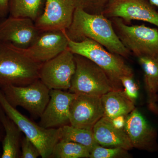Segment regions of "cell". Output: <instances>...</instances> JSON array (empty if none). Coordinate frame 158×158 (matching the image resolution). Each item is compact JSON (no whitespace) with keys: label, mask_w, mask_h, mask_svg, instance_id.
Returning <instances> with one entry per match:
<instances>
[{"label":"cell","mask_w":158,"mask_h":158,"mask_svg":"<svg viewBox=\"0 0 158 158\" xmlns=\"http://www.w3.org/2000/svg\"><path fill=\"white\" fill-rule=\"evenodd\" d=\"M94 137L97 144L105 147H120L130 150L132 145L124 130L116 128L110 118L103 116L93 128Z\"/></svg>","instance_id":"16"},{"label":"cell","mask_w":158,"mask_h":158,"mask_svg":"<svg viewBox=\"0 0 158 158\" xmlns=\"http://www.w3.org/2000/svg\"><path fill=\"white\" fill-rule=\"evenodd\" d=\"M101 97L77 94L69 110V124L74 127L93 129L104 116Z\"/></svg>","instance_id":"12"},{"label":"cell","mask_w":158,"mask_h":158,"mask_svg":"<svg viewBox=\"0 0 158 158\" xmlns=\"http://www.w3.org/2000/svg\"><path fill=\"white\" fill-rule=\"evenodd\" d=\"M10 0H0V19L7 17L9 13Z\"/></svg>","instance_id":"28"},{"label":"cell","mask_w":158,"mask_h":158,"mask_svg":"<svg viewBox=\"0 0 158 158\" xmlns=\"http://www.w3.org/2000/svg\"><path fill=\"white\" fill-rule=\"evenodd\" d=\"M104 116L112 119L120 115L127 116L135 107L123 90H113L101 97Z\"/></svg>","instance_id":"19"},{"label":"cell","mask_w":158,"mask_h":158,"mask_svg":"<svg viewBox=\"0 0 158 158\" xmlns=\"http://www.w3.org/2000/svg\"><path fill=\"white\" fill-rule=\"evenodd\" d=\"M4 135H5V131H4V127L0 121V143H2L3 138H4Z\"/></svg>","instance_id":"29"},{"label":"cell","mask_w":158,"mask_h":158,"mask_svg":"<svg viewBox=\"0 0 158 158\" xmlns=\"http://www.w3.org/2000/svg\"><path fill=\"white\" fill-rule=\"evenodd\" d=\"M110 0H77V6L93 14H102Z\"/></svg>","instance_id":"24"},{"label":"cell","mask_w":158,"mask_h":158,"mask_svg":"<svg viewBox=\"0 0 158 158\" xmlns=\"http://www.w3.org/2000/svg\"><path fill=\"white\" fill-rule=\"evenodd\" d=\"M1 89L12 106L21 107L36 118L41 116L50 98V90L39 79L26 86L9 85Z\"/></svg>","instance_id":"7"},{"label":"cell","mask_w":158,"mask_h":158,"mask_svg":"<svg viewBox=\"0 0 158 158\" xmlns=\"http://www.w3.org/2000/svg\"><path fill=\"white\" fill-rule=\"evenodd\" d=\"M127 116L124 115H120L112 119H110V120L112 124L116 128L124 130Z\"/></svg>","instance_id":"27"},{"label":"cell","mask_w":158,"mask_h":158,"mask_svg":"<svg viewBox=\"0 0 158 158\" xmlns=\"http://www.w3.org/2000/svg\"><path fill=\"white\" fill-rule=\"evenodd\" d=\"M69 40L65 31H44L30 47L22 50L31 59L42 63L56 56L68 48Z\"/></svg>","instance_id":"13"},{"label":"cell","mask_w":158,"mask_h":158,"mask_svg":"<svg viewBox=\"0 0 158 158\" xmlns=\"http://www.w3.org/2000/svg\"><path fill=\"white\" fill-rule=\"evenodd\" d=\"M77 6V0H45L44 10L35 21V25L41 32L66 31Z\"/></svg>","instance_id":"11"},{"label":"cell","mask_w":158,"mask_h":158,"mask_svg":"<svg viewBox=\"0 0 158 158\" xmlns=\"http://www.w3.org/2000/svg\"><path fill=\"white\" fill-rule=\"evenodd\" d=\"M102 14L109 19L119 18L126 24L142 21L158 27V11L147 0H110Z\"/></svg>","instance_id":"9"},{"label":"cell","mask_w":158,"mask_h":158,"mask_svg":"<svg viewBox=\"0 0 158 158\" xmlns=\"http://www.w3.org/2000/svg\"><path fill=\"white\" fill-rule=\"evenodd\" d=\"M60 140L71 141L82 144L90 150L97 144L94 137L93 129L74 127L70 124L61 127V135Z\"/></svg>","instance_id":"21"},{"label":"cell","mask_w":158,"mask_h":158,"mask_svg":"<svg viewBox=\"0 0 158 158\" xmlns=\"http://www.w3.org/2000/svg\"><path fill=\"white\" fill-rule=\"evenodd\" d=\"M0 106L39 150L43 158H51L55 145L61 138V127L45 128L24 116L7 101L0 88Z\"/></svg>","instance_id":"4"},{"label":"cell","mask_w":158,"mask_h":158,"mask_svg":"<svg viewBox=\"0 0 158 158\" xmlns=\"http://www.w3.org/2000/svg\"><path fill=\"white\" fill-rule=\"evenodd\" d=\"M76 69L69 92L76 94L101 97L115 90L107 75L90 59L74 54Z\"/></svg>","instance_id":"6"},{"label":"cell","mask_w":158,"mask_h":158,"mask_svg":"<svg viewBox=\"0 0 158 158\" xmlns=\"http://www.w3.org/2000/svg\"><path fill=\"white\" fill-rule=\"evenodd\" d=\"M45 0H10L9 14L15 17L28 18L35 22L42 14Z\"/></svg>","instance_id":"20"},{"label":"cell","mask_w":158,"mask_h":158,"mask_svg":"<svg viewBox=\"0 0 158 158\" xmlns=\"http://www.w3.org/2000/svg\"><path fill=\"white\" fill-rule=\"evenodd\" d=\"M76 94L65 90H50V98L40 117V125L54 128L69 124L70 106Z\"/></svg>","instance_id":"14"},{"label":"cell","mask_w":158,"mask_h":158,"mask_svg":"<svg viewBox=\"0 0 158 158\" xmlns=\"http://www.w3.org/2000/svg\"><path fill=\"white\" fill-rule=\"evenodd\" d=\"M148 1L152 5L156 6L158 8V0H148Z\"/></svg>","instance_id":"30"},{"label":"cell","mask_w":158,"mask_h":158,"mask_svg":"<svg viewBox=\"0 0 158 158\" xmlns=\"http://www.w3.org/2000/svg\"><path fill=\"white\" fill-rule=\"evenodd\" d=\"M35 22L28 18L10 16L0 19V42L21 49L28 48L41 33Z\"/></svg>","instance_id":"10"},{"label":"cell","mask_w":158,"mask_h":158,"mask_svg":"<svg viewBox=\"0 0 158 158\" xmlns=\"http://www.w3.org/2000/svg\"><path fill=\"white\" fill-rule=\"evenodd\" d=\"M131 157L128 150L120 147H105L97 144L90 152V158H127Z\"/></svg>","instance_id":"23"},{"label":"cell","mask_w":158,"mask_h":158,"mask_svg":"<svg viewBox=\"0 0 158 158\" xmlns=\"http://www.w3.org/2000/svg\"><path fill=\"white\" fill-rule=\"evenodd\" d=\"M41 64L22 49L0 42V88L9 85L26 86L35 81L39 79Z\"/></svg>","instance_id":"2"},{"label":"cell","mask_w":158,"mask_h":158,"mask_svg":"<svg viewBox=\"0 0 158 158\" xmlns=\"http://www.w3.org/2000/svg\"><path fill=\"white\" fill-rule=\"evenodd\" d=\"M134 76H124L120 77V82L123 91L130 99L135 103L138 98L139 88L134 79Z\"/></svg>","instance_id":"25"},{"label":"cell","mask_w":158,"mask_h":158,"mask_svg":"<svg viewBox=\"0 0 158 158\" xmlns=\"http://www.w3.org/2000/svg\"><path fill=\"white\" fill-rule=\"evenodd\" d=\"M20 157L21 158H37L40 156L39 150L37 146L26 137L22 136L21 141Z\"/></svg>","instance_id":"26"},{"label":"cell","mask_w":158,"mask_h":158,"mask_svg":"<svg viewBox=\"0 0 158 158\" xmlns=\"http://www.w3.org/2000/svg\"><path fill=\"white\" fill-rule=\"evenodd\" d=\"M0 121L5 131L2 141V158L20 157L21 141L22 132L11 118L6 115L0 106Z\"/></svg>","instance_id":"18"},{"label":"cell","mask_w":158,"mask_h":158,"mask_svg":"<svg viewBox=\"0 0 158 158\" xmlns=\"http://www.w3.org/2000/svg\"><path fill=\"white\" fill-rule=\"evenodd\" d=\"M68 48L74 54L90 59L104 71L114 89L122 90L120 77L134 75V71L126 63L123 58L107 50L98 43L89 39L81 41L69 40Z\"/></svg>","instance_id":"3"},{"label":"cell","mask_w":158,"mask_h":158,"mask_svg":"<svg viewBox=\"0 0 158 158\" xmlns=\"http://www.w3.org/2000/svg\"><path fill=\"white\" fill-rule=\"evenodd\" d=\"M76 69L74 54L68 48L56 56L42 63L39 79L50 90H69Z\"/></svg>","instance_id":"8"},{"label":"cell","mask_w":158,"mask_h":158,"mask_svg":"<svg viewBox=\"0 0 158 158\" xmlns=\"http://www.w3.org/2000/svg\"><path fill=\"white\" fill-rule=\"evenodd\" d=\"M121 42L137 58L158 57V31L141 25H128L119 18L110 19Z\"/></svg>","instance_id":"5"},{"label":"cell","mask_w":158,"mask_h":158,"mask_svg":"<svg viewBox=\"0 0 158 158\" xmlns=\"http://www.w3.org/2000/svg\"><path fill=\"white\" fill-rule=\"evenodd\" d=\"M51 158H89L90 151L82 144L59 140L54 147Z\"/></svg>","instance_id":"22"},{"label":"cell","mask_w":158,"mask_h":158,"mask_svg":"<svg viewBox=\"0 0 158 158\" xmlns=\"http://www.w3.org/2000/svg\"><path fill=\"white\" fill-rule=\"evenodd\" d=\"M124 131L133 147L148 151L157 147V133L137 109L127 116Z\"/></svg>","instance_id":"15"},{"label":"cell","mask_w":158,"mask_h":158,"mask_svg":"<svg viewBox=\"0 0 158 158\" xmlns=\"http://www.w3.org/2000/svg\"><path fill=\"white\" fill-rule=\"evenodd\" d=\"M69 39L81 41L89 39L107 50L127 59L132 54L125 47L113 28L111 19L102 14H93L77 6L70 25L65 31Z\"/></svg>","instance_id":"1"},{"label":"cell","mask_w":158,"mask_h":158,"mask_svg":"<svg viewBox=\"0 0 158 158\" xmlns=\"http://www.w3.org/2000/svg\"><path fill=\"white\" fill-rule=\"evenodd\" d=\"M139 64L144 72V87L150 110L158 114V57H138Z\"/></svg>","instance_id":"17"}]
</instances>
